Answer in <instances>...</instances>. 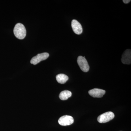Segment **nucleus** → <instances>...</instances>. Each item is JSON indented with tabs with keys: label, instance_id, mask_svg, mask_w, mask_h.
Masks as SVG:
<instances>
[{
	"label": "nucleus",
	"instance_id": "nucleus-3",
	"mask_svg": "<svg viewBox=\"0 0 131 131\" xmlns=\"http://www.w3.org/2000/svg\"><path fill=\"white\" fill-rule=\"evenodd\" d=\"M77 62L80 69L83 71L87 72L89 71V66L85 57L80 56L78 58Z\"/></svg>",
	"mask_w": 131,
	"mask_h": 131
},
{
	"label": "nucleus",
	"instance_id": "nucleus-8",
	"mask_svg": "<svg viewBox=\"0 0 131 131\" xmlns=\"http://www.w3.org/2000/svg\"><path fill=\"white\" fill-rule=\"evenodd\" d=\"M106 91L103 90L95 88L91 89L89 91V93L94 98H101L103 96Z\"/></svg>",
	"mask_w": 131,
	"mask_h": 131
},
{
	"label": "nucleus",
	"instance_id": "nucleus-1",
	"mask_svg": "<svg viewBox=\"0 0 131 131\" xmlns=\"http://www.w3.org/2000/svg\"><path fill=\"white\" fill-rule=\"evenodd\" d=\"M14 33L15 36L19 39H23L25 37L26 35V30L25 26L20 23H18L15 25Z\"/></svg>",
	"mask_w": 131,
	"mask_h": 131
},
{
	"label": "nucleus",
	"instance_id": "nucleus-6",
	"mask_svg": "<svg viewBox=\"0 0 131 131\" xmlns=\"http://www.w3.org/2000/svg\"><path fill=\"white\" fill-rule=\"evenodd\" d=\"M71 27L73 31L77 35H80L82 32L83 29L81 24L76 20L74 19L71 21Z\"/></svg>",
	"mask_w": 131,
	"mask_h": 131
},
{
	"label": "nucleus",
	"instance_id": "nucleus-10",
	"mask_svg": "<svg viewBox=\"0 0 131 131\" xmlns=\"http://www.w3.org/2000/svg\"><path fill=\"white\" fill-rule=\"evenodd\" d=\"M72 95V93L69 90H64L62 91L59 95L60 99L62 100H66Z\"/></svg>",
	"mask_w": 131,
	"mask_h": 131
},
{
	"label": "nucleus",
	"instance_id": "nucleus-2",
	"mask_svg": "<svg viewBox=\"0 0 131 131\" xmlns=\"http://www.w3.org/2000/svg\"><path fill=\"white\" fill-rule=\"evenodd\" d=\"M114 116V114L112 112H107L100 115L97 118V121L100 123H106L112 120Z\"/></svg>",
	"mask_w": 131,
	"mask_h": 131
},
{
	"label": "nucleus",
	"instance_id": "nucleus-9",
	"mask_svg": "<svg viewBox=\"0 0 131 131\" xmlns=\"http://www.w3.org/2000/svg\"><path fill=\"white\" fill-rule=\"evenodd\" d=\"M56 78L57 81L61 84H64L69 80L68 76L63 74H59L57 75Z\"/></svg>",
	"mask_w": 131,
	"mask_h": 131
},
{
	"label": "nucleus",
	"instance_id": "nucleus-7",
	"mask_svg": "<svg viewBox=\"0 0 131 131\" xmlns=\"http://www.w3.org/2000/svg\"><path fill=\"white\" fill-rule=\"evenodd\" d=\"M121 61L124 64H130L131 63V50L127 49L122 55Z\"/></svg>",
	"mask_w": 131,
	"mask_h": 131
},
{
	"label": "nucleus",
	"instance_id": "nucleus-11",
	"mask_svg": "<svg viewBox=\"0 0 131 131\" xmlns=\"http://www.w3.org/2000/svg\"><path fill=\"white\" fill-rule=\"evenodd\" d=\"M123 2L124 3H125V4H127V3H128L130 2H131V1L130 0H123Z\"/></svg>",
	"mask_w": 131,
	"mask_h": 131
},
{
	"label": "nucleus",
	"instance_id": "nucleus-5",
	"mask_svg": "<svg viewBox=\"0 0 131 131\" xmlns=\"http://www.w3.org/2000/svg\"><path fill=\"white\" fill-rule=\"evenodd\" d=\"M73 117L70 115H65L62 116L58 120L59 125L63 126L70 125L74 123Z\"/></svg>",
	"mask_w": 131,
	"mask_h": 131
},
{
	"label": "nucleus",
	"instance_id": "nucleus-4",
	"mask_svg": "<svg viewBox=\"0 0 131 131\" xmlns=\"http://www.w3.org/2000/svg\"><path fill=\"white\" fill-rule=\"evenodd\" d=\"M49 56V54L47 52L38 54L36 56L33 57L31 59L30 61L31 63L34 65H36L41 61L45 60L48 58Z\"/></svg>",
	"mask_w": 131,
	"mask_h": 131
}]
</instances>
